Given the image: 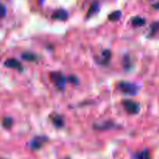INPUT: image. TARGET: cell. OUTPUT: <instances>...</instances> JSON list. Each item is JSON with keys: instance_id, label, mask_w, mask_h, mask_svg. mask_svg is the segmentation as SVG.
<instances>
[{"instance_id": "obj_1", "label": "cell", "mask_w": 159, "mask_h": 159, "mask_svg": "<svg viewBox=\"0 0 159 159\" xmlns=\"http://www.w3.org/2000/svg\"><path fill=\"white\" fill-rule=\"evenodd\" d=\"M116 87H117L118 90L122 93L130 95V96H134V95L138 94V92H139V87L136 84L131 83V82L122 81L117 84Z\"/></svg>"}, {"instance_id": "obj_2", "label": "cell", "mask_w": 159, "mask_h": 159, "mask_svg": "<svg viewBox=\"0 0 159 159\" xmlns=\"http://www.w3.org/2000/svg\"><path fill=\"white\" fill-rule=\"evenodd\" d=\"M49 79L56 87L59 89L65 88L67 79L63 73L60 71H52L49 74Z\"/></svg>"}, {"instance_id": "obj_3", "label": "cell", "mask_w": 159, "mask_h": 159, "mask_svg": "<svg viewBox=\"0 0 159 159\" xmlns=\"http://www.w3.org/2000/svg\"><path fill=\"white\" fill-rule=\"evenodd\" d=\"M124 109L128 112L130 114H137L140 111V106L138 102L131 99H124L122 102Z\"/></svg>"}, {"instance_id": "obj_4", "label": "cell", "mask_w": 159, "mask_h": 159, "mask_svg": "<svg viewBox=\"0 0 159 159\" xmlns=\"http://www.w3.org/2000/svg\"><path fill=\"white\" fill-rule=\"evenodd\" d=\"M48 141V138L46 136H36L32 139L30 143V147L33 150H38L40 149Z\"/></svg>"}, {"instance_id": "obj_5", "label": "cell", "mask_w": 159, "mask_h": 159, "mask_svg": "<svg viewBox=\"0 0 159 159\" xmlns=\"http://www.w3.org/2000/svg\"><path fill=\"white\" fill-rule=\"evenodd\" d=\"M5 66L9 68H13L17 71H22L23 70V67L22 64L18 60L15 58H9L5 61Z\"/></svg>"}, {"instance_id": "obj_6", "label": "cell", "mask_w": 159, "mask_h": 159, "mask_svg": "<svg viewBox=\"0 0 159 159\" xmlns=\"http://www.w3.org/2000/svg\"><path fill=\"white\" fill-rule=\"evenodd\" d=\"M49 117L54 127H56L57 128H61L64 127L65 121H64V118L61 115L57 114V113H53V114L50 115Z\"/></svg>"}, {"instance_id": "obj_7", "label": "cell", "mask_w": 159, "mask_h": 159, "mask_svg": "<svg viewBox=\"0 0 159 159\" xmlns=\"http://www.w3.org/2000/svg\"><path fill=\"white\" fill-rule=\"evenodd\" d=\"M116 127L115 123L112 122V121H106V122L99 123V124H96L93 125V128L97 130H110V129L115 128Z\"/></svg>"}, {"instance_id": "obj_8", "label": "cell", "mask_w": 159, "mask_h": 159, "mask_svg": "<svg viewBox=\"0 0 159 159\" xmlns=\"http://www.w3.org/2000/svg\"><path fill=\"white\" fill-rule=\"evenodd\" d=\"M110 58H111V51L110 50H105L102 52L100 57H98L97 61L101 65H106L109 63Z\"/></svg>"}, {"instance_id": "obj_9", "label": "cell", "mask_w": 159, "mask_h": 159, "mask_svg": "<svg viewBox=\"0 0 159 159\" xmlns=\"http://www.w3.org/2000/svg\"><path fill=\"white\" fill-rule=\"evenodd\" d=\"M68 12L65 9H58L56 12H54V14L52 15V18L54 20H61V21L66 20L68 19Z\"/></svg>"}, {"instance_id": "obj_10", "label": "cell", "mask_w": 159, "mask_h": 159, "mask_svg": "<svg viewBox=\"0 0 159 159\" xmlns=\"http://www.w3.org/2000/svg\"><path fill=\"white\" fill-rule=\"evenodd\" d=\"M99 2H94L91 5L88 12H87V15H86L87 18H89V17H91L92 16L96 14V12L99 11Z\"/></svg>"}, {"instance_id": "obj_11", "label": "cell", "mask_w": 159, "mask_h": 159, "mask_svg": "<svg viewBox=\"0 0 159 159\" xmlns=\"http://www.w3.org/2000/svg\"><path fill=\"white\" fill-rule=\"evenodd\" d=\"M22 58L23 60L26 61H30V62H34L36 61L37 60V55H36L35 54L31 52H25L22 54Z\"/></svg>"}, {"instance_id": "obj_12", "label": "cell", "mask_w": 159, "mask_h": 159, "mask_svg": "<svg viewBox=\"0 0 159 159\" xmlns=\"http://www.w3.org/2000/svg\"><path fill=\"white\" fill-rule=\"evenodd\" d=\"M146 20L144 18H141L140 16H135L132 18L131 23L134 26H142L145 24Z\"/></svg>"}, {"instance_id": "obj_13", "label": "cell", "mask_w": 159, "mask_h": 159, "mask_svg": "<svg viewBox=\"0 0 159 159\" xmlns=\"http://www.w3.org/2000/svg\"><path fill=\"white\" fill-rule=\"evenodd\" d=\"M134 157L136 159H151L150 154L148 150H144L142 152H138L134 155Z\"/></svg>"}, {"instance_id": "obj_14", "label": "cell", "mask_w": 159, "mask_h": 159, "mask_svg": "<svg viewBox=\"0 0 159 159\" xmlns=\"http://www.w3.org/2000/svg\"><path fill=\"white\" fill-rule=\"evenodd\" d=\"M121 15H122V13H121L120 11H114V12H113L112 13H110V15L108 16V20L112 22L117 21V20H120V18L121 17Z\"/></svg>"}, {"instance_id": "obj_15", "label": "cell", "mask_w": 159, "mask_h": 159, "mask_svg": "<svg viewBox=\"0 0 159 159\" xmlns=\"http://www.w3.org/2000/svg\"><path fill=\"white\" fill-rule=\"evenodd\" d=\"M2 123V126L4 128L10 129L13 125V120H12V118L9 117V116H6V117L3 118Z\"/></svg>"}, {"instance_id": "obj_16", "label": "cell", "mask_w": 159, "mask_h": 159, "mask_svg": "<svg viewBox=\"0 0 159 159\" xmlns=\"http://www.w3.org/2000/svg\"><path fill=\"white\" fill-rule=\"evenodd\" d=\"M159 31V22H155L151 24V33L149 36H154Z\"/></svg>"}, {"instance_id": "obj_17", "label": "cell", "mask_w": 159, "mask_h": 159, "mask_svg": "<svg viewBox=\"0 0 159 159\" xmlns=\"http://www.w3.org/2000/svg\"><path fill=\"white\" fill-rule=\"evenodd\" d=\"M124 67L125 69H130L131 68V61L128 56H125L124 58Z\"/></svg>"}, {"instance_id": "obj_18", "label": "cell", "mask_w": 159, "mask_h": 159, "mask_svg": "<svg viewBox=\"0 0 159 159\" xmlns=\"http://www.w3.org/2000/svg\"><path fill=\"white\" fill-rule=\"evenodd\" d=\"M68 82H71V84H73L75 85H78L79 84V79L75 75H69L68 76Z\"/></svg>"}, {"instance_id": "obj_19", "label": "cell", "mask_w": 159, "mask_h": 159, "mask_svg": "<svg viewBox=\"0 0 159 159\" xmlns=\"http://www.w3.org/2000/svg\"><path fill=\"white\" fill-rule=\"evenodd\" d=\"M6 15V8L2 4H0V18L5 17Z\"/></svg>"}, {"instance_id": "obj_20", "label": "cell", "mask_w": 159, "mask_h": 159, "mask_svg": "<svg viewBox=\"0 0 159 159\" xmlns=\"http://www.w3.org/2000/svg\"><path fill=\"white\" fill-rule=\"evenodd\" d=\"M153 7L156 9H159V2H156L155 4H154Z\"/></svg>"}, {"instance_id": "obj_21", "label": "cell", "mask_w": 159, "mask_h": 159, "mask_svg": "<svg viewBox=\"0 0 159 159\" xmlns=\"http://www.w3.org/2000/svg\"><path fill=\"white\" fill-rule=\"evenodd\" d=\"M65 159H71V158H66Z\"/></svg>"}, {"instance_id": "obj_22", "label": "cell", "mask_w": 159, "mask_h": 159, "mask_svg": "<svg viewBox=\"0 0 159 159\" xmlns=\"http://www.w3.org/2000/svg\"><path fill=\"white\" fill-rule=\"evenodd\" d=\"M41 2H43V0H41Z\"/></svg>"}, {"instance_id": "obj_23", "label": "cell", "mask_w": 159, "mask_h": 159, "mask_svg": "<svg viewBox=\"0 0 159 159\" xmlns=\"http://www.w3.org/2000/svg\"><path fill=\"white\" fill-rule=\"evenodd\" d=\"M0 159H3V158H0Z\"/></svg>"}]
</instances>
